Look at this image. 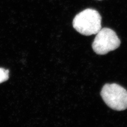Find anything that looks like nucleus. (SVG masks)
Here are the masks:
<instances>
[{
  "mask_svg": "<svg viewBox=\"0 0 127 127\" xmlns=\"http://www.w3.org/2000/svg\"><path fill=\"white\" fill-rule=\"evenodd\" d=\"M102 17L95 9H87L77 14L73 21V28L86 36L96 34L102 28Z\"/></svg>",
  "mask_w": 127,
  "mask_h": 127,
  "instance_id": "nucleus-1",
  "label": "nucleus"
},
{
  "mask_svg": "<svg viewBox=\"0 0 127 127\" xmlns=\"http://www.w3.org/2000/svg\"><path fill=\"white\" fill-rule=\"evenodd\" d=\"M100 95L110 108L118 111L127 109V91L120 85L116 83L105 84Z\"/></svg>",
  "mask_w": 127,
  "mask_h": 127,
  "instance_id": "nucleus-2",
  "label": "nucleus"
},
{
  "mask_svg": "<svg viewBox=\"0 0 127 127\" xmlns=\"http://www.w3.org/2000/svg\"><path fill=\"white\" fill-rule=\"evenodd\" d=\"M92 47L96 54H106L120 46L121 40L116 32L109 28H101L96 34Z\"/></svg>",
  "mask_w": 127,
  "mask_h": 127,
  "instance_id": "nucleus-3",
  "label": "nucleus"
},
{
  "mask_svg": "<svg viewBox=\"0 0 127 127\" xmlns=\"http://www.w3.org/2000/svg\"><path fill=\"white\" fill-rule=\"evenodd\" d=\"M9 78V70L0 68V83L7 81Z\"/></svg>",
  "mask_w": 127,
  "mask_h": 127,
  "instance_id": "nucleus-4",
  "label": "nucleus"
}]
</instances>
